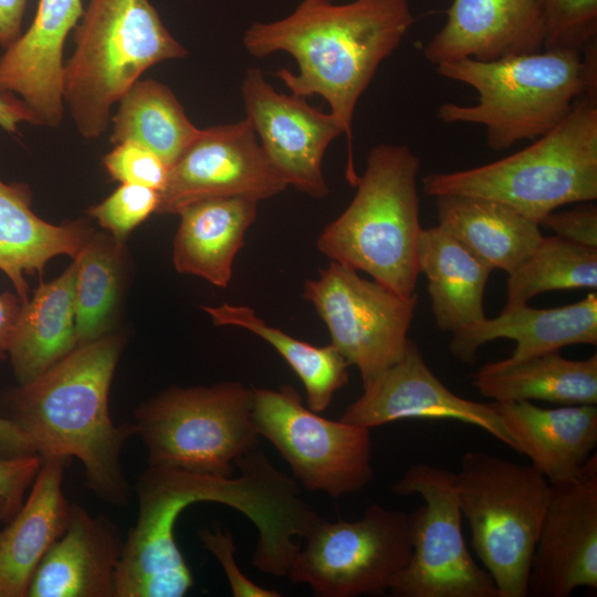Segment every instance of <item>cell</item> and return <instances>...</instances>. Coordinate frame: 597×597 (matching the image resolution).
I'll return each mask as SVG.
<instances>
[{
	"label": "cell",
	"mask_w": 597,
	"mask_h": 597,
	"mask_svg": "<svg viewBox=\"0 0 597 597\" xmlns=\"http://www.w3.org/2000/svg\"><path fill=\"white\" fill-rule=\"evenodd\" d=\"M429 197L462 195L505 203L540 222L569 203L597 199V95H584L553 129L510 156L422 178Z\"/></svg>",
	"instance_id": "5b68a950"
},
{
	"label": "cell",
	"mask_w": 597,
	"mask_h": 597,
	"mask_svg": "<svg viewBox=\"0 0 597 597\" xmlns=\"http://www.w3.org/2000/svg\"><path fill=\"white\" fill-rule=\"evenodd\" d=\"M83 11V0H40L29 29L0 56V93L20 95L38 125L62 121L63 49Z\"/></svg>",
	"instance_id": "d6986e66"
},
{
	"label": "cell",
	"mask_w": 597,
	"mask_h": 597,
	"mask_svg": "<svg viewBox=\"0 0 597 597\" xmlns=\"http://www.w3.org/2000/svg\"><path fill=\"white\" fill-rule=\"evenodd\" d=\"M514 451L526 455L549 484L575 480L597 444L596 405L542 408L531 401L491 402Z\"/></svg>",
	"instance_id": "7402d4cb"
},
{
	"label": "cell",
	"mask_w": 597,
	"mask_h": 597,
	"mask_svg": "<svg viewBox=\"0 0 597 597\" xmlns=\"http://www.w3.org/2000/svg\"><path fill=\"white\" fill-rule=\"evenodd\" d=\"M556 235L597 248V207L593 201L568 210H554L541 222Z\"/></svg>",
	"instance_id": "74e56055"
},
{
	"label": "cell",
	"mask_w": 597,
	"mask_h": 597,
	"mask_svg": "<svg viewBox=\"0 0 597 597\" xmlns=\"http://www.w3.org/2000/svg\"><path fill=\"white\" fill-rule=\"evenodd\" d=\"M35 124V118L24 102L14 94L0 93V127L14 133L20 123Z\"/></svg>",
	"instance_id": "7bdbcfd3"
},
{
	"label": "cell",
	"mask_w": 597,
	"mask_h": 597,
	"mask_svg": "<svg viewBox=\"0 0 597 597\" xmlns=\"http://www.w3.org/2000/svg\"><path fill=\"white\" fill-rule=\"evenodd\" d=\"M419 157L406 145L379 144L368 155L347 208L318 235L317 250L332 261L369 274L402 296L419 276L417 177Z\"/></svg>",
	"instance_id": "277c9868"
},
{
	"label": "cell",
	"mask_w": 597,
	"mask_h": 597,
	"mask_svg": "<svg viewBox=\"0 0 597 597\" xmlns=\"http://www.w3.org/2000/svg\"><path fill=\"white\" fill-rule=\"evenodd\" d=\"M596 42L583 51L542 50L496 61L463 59L441 63L439 75L473 87L472 105L443 103L437 117L447 124L484 126L488 146L509 149L553 129L584 95H597Z\"/></svg>",
	"instance_id": "3957f363"
},
{
	"label": "cell",
	"mask_w": 597,
	"mask_h": 597,
	"mask_svg": "<svg viewBox=\"0 0 597 597\" xmlns=\"http://www.w3.org/2000/svg\"><path fill=\"white\" fill-rule=\"evenodd\" d=\"M303 542L286 577L318 597L385 595L412 552L408 513L378 503L354 521L321 519Z\"/></svg>",
	"instance_id": "30bf717a"
},
{
	"label": "cell",
	"mask_w": 597,
	"mask_h": 597,
	"mask_svg": "<svg viewBox=\"0 0 597 597\" xmlns=\"http://www.w3.org/2000/svg\"><path fill=\"white\" fill-rule=\"evenodd\" d=\"M135 490L138 514L124 538L115 597H182L193 586V577L176 543L177 517L193 503H221L226 482L219 476L148 465Z\"/></svg>",
	"instance_id": "8fae6325"
},
{
	"label": "cell",
	"mask_w": 597,
	"mask_h": 597,
	"mask_svg": "<svg viewBox=\"0 0 597 597\" xmlns=\"http://www.w3.org/2000/svg\"><path fill=\"white\" fill-rule=\"evenodd\" d=\"M241 94L245 117L276 174L313 198L327 196L322 161L329 144L343 134L335 117L304 97L277 92L255 67L245 72Z\"/></svg>",
	"instance_id": "9a60e30c"
},
{
	"label": "cell",
	"mask_w": 597,
	"mask_h": 597,
	"mask_svg": "<svg viewBox=\"0 0 597 597\" xmlns=\"http://www.w3.org/2000/svg\"><path fill=\"white\" fill-rule=\"evenodd\" d=\"M417 258L440 331L453 334L486 317L483 300L491 266L440 226L422 228Z\"/></svg>",
	"instance_id": "484cf974"
},
{
	"label": "cell",
	"mask_w": 597,
	"mask_h": 597,
	"mask_svg": "<svg viewBox=\"0 0 597 597\" xmlns=\"http://www.w3.org/2000/svg\"><path fill=\"white\" fill-rule=\"evenodd\" d=\"M542 50V0H452L444 25L423 46V55L437 66L463 59L490 62Z\"/></svg>",
	"instance_id": "ac0fdd59"
},
{
	"label": "cell",
	"mask_w": 597,
	"mask_h": 597,
	"mask_svg": "<svg viewBox=\"0 0 597 597\" xmlns=\"http://www.w3.org/2000/svg\"><path fill=\"white\" fill-rule=\"evenodd\" d=\"M159 191L132 184H122L87 213L97 220L116 241L124 243L132 231L151 213L157 212Z\"/></svg>",
	"instance_id": "e575fe53"
},
{
	"label": "cell",
	"mask_w": 597,
	"mask_h": 597,
	"mask_svg": "<svg viewBox=\"0 0 597 597\" xmlns=\"http://www.w3.org/2000/svg\"><path fill=\"white\" fill-rule=\"evenodd\" d=\"M286 187L245 117L200 129L169 167L157 213L177 214L184 207L209 198L243 197L259 202Z\"/></svg>",
	"instance_id": "5bb4252c"
},
{
	"label": "cell",
	"mask_w": 597,
	"mask_h": 597,
	"mask_svg": "<svg viewBox=\"0 0 597 597\" xmlns=\"http://www.w3.org/2000/svg\"><path fill=\"white\" fill-rule=\"evenodd\" d=\"M202 310L214 325L244 328L270 344L301 379L313 411H325L335 392L347 384L349 364L332 344L315 346L296 339L269 325L247 305L222 303Z\"/></svg>",
	"instance_id": "f546056e"
},
{
	"label": "cell",
	"mask_w": 597,
	"mask_h": 597,
	"mask_svg": "<svg viewBox=\"0 0 597 597\" xmlns=\"http://www.w3.org/2000/svg\"><path fill=\"white\" fill-rule=\"evenodd\" d=\"M36 454L21 428L6 416H0V457L13 458Z\"/></svg>",
	"instance_id": "ab89813d"
},
{
	"label": "cell",
	"mask_w": 597,
	"mask_h": 597,
	"mask_svg": "<svg viewBox=\"0 0 597 597\" xmlns=\"http://www.w3.org/2000/svg\"><path fill=\"white\" fill-rule=\"evenodd\" d=\"M18 509L4 498H0V524L8 522L15 513Z\"/></svg>",
	"instance_id": "ee69618b"
},
{
	"label": "cell",
	"mask_w": 597,
	"mask_h": 597,
	"mask_svg": "<svg viewBox=\"0 0 597 597\" xmlns=\"http://www.w3.org/2000/svg\"><path fill=\"white\" fill-rule=\"evenodd\" d=\"M75 261L56 279L41 282L22 304L8 356L19 385L28 384L76 346Z\"/></svg>",
	"instance_id": "f1b7e54d"
},
{
	"label": "cell",
	"mask_w": 597,
	"mask_h": 597,
	"mask_svg": "<svg viewBox=\"0 0 597 597\" xmlns=\"http://www.w3.org/2000/svg\"><path fill=\"white\" fill-rule=\"evenodd\" d=\"M198 536L203 546L220 562L234 597L282 596L277 590L259 586L239 569L234 561L237 548L232 534L229 531H223L219 523H214L210 528L199 530Z\"/></svg>",
	"instance_id": "8d00e7d4"
},
{
	"label": "cell",
	"mask_w": 597,
	"mask_h": 597,
	"mask_svg": "<svg viewBox=\"0 0 597 597\" xmlns=\"http://www.w3.org/2000/svg\"><path fill=\"white\" fill-rule=\"evenodd\" d=\"M123 346V336L111 333L77 345L6 398V417L28 436L38 455L67 461L75 457L84 467L86 486L117 506L132 498L121 454L136 434L134 422L116 425L108 407Z\"/></svg>",
	"instance_id": "7a4b0ae2"
},
{
	"label": "cell",
	"mask_w": 597,
	"mask_h": 597,
	"mask_svg": "<svg viewBox=\"0 0 597 597\" xmlns=\"http://www.w3.org/2000/svg\"><path fill=\"white\" fill-rule=\"evenodd\" d=\"M252 404V387L238 380L160 391L134 415L148 465L232 476L235 461L258 447Z\"/></svg>",
	"instance_id": "ba28073f"
},
{
	"label": "cell",
	"mask_w": 597,
	"mask_h": 597,
	"mask_svg": "<svg viewBox=\"0 0 597 597\" xmlns=\"http://www.w3.org/2000/svg\"><path fill=\"white\" fill-rule=\"evenodd\" d=\"M123 243L109 233H93L75 261L74 308L77 345L109 333L119 300Z\"/></svg>",
	"instance_id": "1f68e13d"
},
{
	"label": "cell",
	"mask_w": 597,
	"mask_h": 597,
	"mask_svg": "<svg viewBox=\"0 0 597 597\" xmlns=\"http://www.w3.org/2000/svg\"><path fill=\"white\" fill-rule=\"evenodd\" d=\"M258 201L243 197L209 198L184 207L172 245L177 272L226 289L233 261L255 221Z\"/></svg>",
	"instance_id": "cb8c5ba5"
},
{
	"label": "cell",
	"mask_w": 597,
	"mask_h": 597,
	"mask_svg": "<svg viewBox=\"0 0 597 597\" xmlns=\"http://www.w3.org/2000/svg\"><path fill=\"white\" fill-rule=\"evenodd\" d=\"M455 490L472 548L494 580L499 597H526L549 482L533 465L468 451L455 473Z\"/></svg>",
	"instance_id": "52a82bcc"
},
{
	"label": "cell",
	"mask_w": 597,
	"mask_h": 597,
	"mask_svg": "<svg viewBox=\"0 0 597 597\" xmlns=\"http://www.w3.org/2000/svg\"><path fill=\"white\" fill-rule=\"evenodd\" d=\"M597 587V457L572 481L551 484L532 556L527 596L568 597Z\"/></svg>",
	"instance_id": "2e32d148"
},
{
	"label": "cell",
	"mask_w": 597,
	"mask_h": 597,
	"mask_svg": "<svg viewBox=\"0 0 597 597\" xmlns=\"http://www.w3.org/2000/svg\"><path fill=\"white\" fill-rule=\"evenodd\" d=\"M123 544L114 522L70 504L66 528L40 562L27 597H115Z\"/></svg>",
	"instance_id": "ffe728a7"
},
{
	"label": "cell",
	"mask_w": 597,
	"mask_h": 597,
	"mask_svg": "<svg viewBox=\"0 0 597 597\" xmlns=\"http://www.w3.org/2000/svg\"><path fill=\"white\" fill-rule=\"evenodd\" d=\"M544 50L583 51L597 38V0H542Z\"/></svg>",
	"instance_id": "836d02e7"
},
{
	"label": "cell",
	"mask_w": 597,
	"mask_h": 597,
	"mask_svg": "<svg viewBox=\"0 0 597 597\" xmlns=\"http://www.w3.org/2000/svg\"><path fill=\"white\" fill-rule=\"evenodd\" d=\"M402 419L457 420L479 427L515 449L492 404L452 392L429 368L412 339L397 363L363 386L362 395L339 418L368 429Z\"/></svg>",
	"instance_id": "e0dca14e"
},
{
	"label": "cell",
	"mask_w": 597,
	"mask_h": 597,
	"mask_svg": "<svg viewBox=\"0 0 597 597\" xmlns=\"http://www.w3.org/2000/svg\"><path fill=\"white\" fill-rule=\"evenodd\" d=\"M253 390L252 419L310 491L341 498L374 479L370 429L331 420L303 405L291 385Z\"/></svg>",
	"instance_id": "7c38bea8"
},
{
	"label": "cell",
	"mask_w": 597,
	"mask_h": 597,
	"mask_svg": "<svg viewBox=\"0 0 597 597\" xmlns=\"http://www.w3.org/2000/svg\"><path fill=\"white\" fill-rule=\"evenodd\" d=\"M118 102L112 118L111 142L137 143L159 156L168 167L200 132L172 91L160 82L137 81Z\"/></svg>",
	"instance_id": "4dcf8cb0"
},
{
	"label": "cell",
	"mask_w": 597,
	"mask_h": 597,
	"mask_svg": "<svg viewBox=\"0 0 597 597\" xmlns=\"http://www.w3.org/2000/svg\"><path fill=\"white\" fill-rule=\"evenodd\" d=\"M41 464L42 458L38 454L0 457V498L7 499L19 510Z\"/></svg>",
	"instance_id": "f35d334b"
},
{
	"label": "cell",
	"mask_w": 597,
	"mask_h": 597,
	"mask_svg": "<svg viewBox=\"0 0 597 597\" xmlns=\"http://www.w3.org/2000/svg\"><path fill=\"white\" fill-rule=\"evenodd\" d=\"M94 230L83 220L52 224L31 209L24 184L0 179V270L23 303L29 300L25 274L42 273L56 255L74 258Z\"/></svg>",
	"instance_id": "d4e9b609"
},
{
	"label": "cell",
	"mask_w": 597,
	"mask_h": 597,
	"mask_svg": "<svg viewBox=\"0 0 597 597\" xmlns=\"http://www.w3.org/2000/svg\"><path fill=\"white\" fill-rule=\"evenodd\" d=\"M597 289V248L559 235L542 237L509 273L503 308L527 304L549 291Z\"/></svg>",
	"instance_id": "d6a6232c"
},
{
	"label": "cell",
	"mask_w": 597,
	"mask_h": 597,
	"mask_svg": "<svg viewBox=\"0 0 597 597\" xmlns=\"http://www.w3.org/2000/svg\"><path fill=\"white\" fill-rule=\"evenodd\" d=\"M103 165L113 180L145 186L159 192L169 171L159 156L134 142L116 144L103 157Z\"/></svg>",
	"instance_id": "d590c367"
},
{
	"label": "cell",
	"mask_w": 597,
	"mask_h": 597,
	"mask_svg": "<svg viewBox=\"0 0 597 597\" xmlns=\"http://www.w3.org/2000/svg\"><path fill=\"white\" fill-rule=\"evenodd\" d=\"M311 302L328 328L332 345L362 377L363 386L397 363L406 352L418 295L402 296L331 261L304 283Z\"/></svg>",
	"instance_id": "4fadbf2b"
},
{
	"label": "cell",
	"mask_w": 597,
	"mask_h": 597,
	"mask_svg": "<svg viewBox=\"0 0 597 597\" xmlns=\"http://www.w3.org/2000/svg\"><path fill=\"white\" fill-rule=\"evenodd\" d=\"M73 36L63 101L87 139L106 130L112 106L147 69L188 54L148 0H88Z\"/></svg>",
	"instance_id": "8992f818"
},
{
	"label": "cell",
	"mask_w": 597,
	"mask_h": 597,
	"mask_svg": "<svg viewBox=\"0 0 597 597\" xmlns=\"http://www.w3.org/2000/svg\"><path fill=\"white\" fill-rule=\"evenodd\" d=\"M415 19L408 0H302L287 17L253 22L243 45L256 59L284 51L297 63V73L282 67L276 76L301 97L321 95L347 139L346 175L358 176L353 158L356 104L380 63L400 44Z\"/></svg>",
	"instance_id": "6da1fadb"
},
{
	"label": "cell",
	"mask_w": 597,
	"mask_h": 597,
	"mask_svg": "<svg viewBox=\"0 0 597 597\" xmlns=\"http://www.w3.org/2000/svg\"><path fill=\"white\" fill-rule=\"evenodd\" d=\"M23 302L17 294H0V360L8 356L14 326Z\"/></svg>",
	"instance_id": "b9f144b4"
},
{
	"label": "cell",
	"mask_w": 597,
	"mask_h": 597,
	"mask_svg": "<svg viewBox=\"0 0 597 597\" xmlns=\"http://www.w3.org/2000/svg\"><path fill=\"white\" fill-rule=\"evenodd\" d=\"M433 199L438 226L493 270L509 274L543 237L537 222L500 201L462 195Z\"/></svg>",
	"instance_id": "83f0119b"
},
{
	"label": "cell",
	"mask_w": 597,
	"mask_h": 597,
	"mask_svg": "<svg viewBox=\"0 0 597 597\" xmlns=\"http://www.w3.org/2000/svg\"><path fill=\"white\" fill-rule=\"evenodd\" d=\"M399 496L418 494L409 513L411 556L392 578V597H499L490 574L469 553L455 490V473L428 463L411 465L391 485Z\"/></svg>",
	"instance_id": "9c48e42d"
},
{
	"label": "cell",
	"mask_w": 597,
	"mask_h": 597,
	"mask_svg": "<svg viewBox=\"0 0 597 597\" xmlns=\"http://www.w3.org/2000/svg\"><path fill=\"white\" fill-rule=\"evenodd\" d=\"M69 462L42 459L29 496L0 531V597H27L40 562L64 533L70 503L62 481Z\"/></svg>",
	"instance_id": "603a6c76"
},
{
	"label": "cell",
	"mask_w": 597,
	"mask_h": 597,
	"mask_svg": "<svg viewBox=\"0 0 597 597\" xmlns=\"http://www.w3.org/2000/svg\"><path fill=\"white\" fill-rule=\"evenodd\" d=\"M473 385L495 402L542 400L568 405L597 404V354L568 359L559 350L520 360L509 358L482 365Z\"/></svg>",
	"instance_id": "4316f807"
},
{
	"label": "cell",
	"mask_w": 597,
	"mask_h": 597,
	"mask_svg": "<svg viewBox=\"0 0 597 597\" xmlns=\"http://www.w3.org/2000/svg\"><path fill=\"white\" fill-rule=\"evenodd\" d=\"M27 0H0V44L6 49L21 35Z\"/></svg>",
	"instance_id": "60d3db41"
},
{
	"label": "cell",
	"mask_w": 597,
	"mask_h": 597,
	"mask_svg": "<svg viewBox=\"0 0 597 597\" xmlns=\"http://www.w3.org/2000/svg\"><path fill=\"white\" fill-rule=\"evenodd\" d=\"M499 338L516 343L507 357L511 360L569 345H596L597 293L591 291L576 303L552 308H535L527 304L503 308L493 318L485 317L453 333L449 350L459 362L473 364L478 350Z\"/></svg>",
	"instance_id": "44dd1931"
}]
</instances>
